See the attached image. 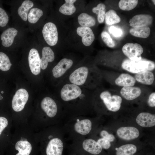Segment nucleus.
Returning a JSON list of instances; mask_svg holds the SVG:
<instances>
[{"instance_id": "nucleus-30", "label": "nucleus", "mask_w": 155, "mask_h": 155, "mask_svg": "<svg viewBox=\"0 0 155 155\" xmlns=\"http://www.w3.org/2000/svg\"><path fill=\"white\" fill-rule=\"evenodd\" d=\"M105 22L108 25L117 24L121 21L120 17L113 9H110L105 13Z\"/></svg>"}, {"instance_id": "nucleus-21", "label": "nucleus", "mask_w": 155, "mask_h": 155, "mask_svg": "<svg viewBox=\"0 0 155 155\" xmlns=\"http://www.w3.org/2000/svg\"><path fill=\"white\" fill-rule=\"evenodd\" d=\"M136 82L133 76L126 73L120 74L114 81L116 85L122 87L134 86Z\"/></svg>"}, {"instance_id": "nucleus-8", "label": "nucleus", "mask_w": 155, "mask_h": 155, "mask_svg": "<svg viewBox=\"0 0 155 155\" xmlns=\"http://www.w3.org/2000/svg\"><path fill=\"white\" fill-rule=\"evenodd\" d=\"M73 61L67 58H63L61 59L53 67L52 73L54 78L62 79L67 76L72 70L71 69L73 66Z\"/></svg>"}, {"instance_id": "nucleus-37", "label": "nucleus", "mask_w": 155, "mask_h": 155, "mask_svg": "<svg viewBox=\"0 0 155 155\" xmlns=\"http://www.w3.org/2000/svg\"><path fill=\"white\" fill-rule=\"evenodd\" d=\"M109 30L110 33L115 37H120L123 34L122 30L115 26H111L110 27Z\"/></svg>"}, {"instance_id": "nucleus-15", "label": "nucleus", "mask_w": 155, "mask_h": 155, "mask_svg": "<svg viewBox=\"0 0 155 155\" xmlns=\"http://www.w3.org/2000/svg\"><path fill=\"white\" fill-rule=\"evenodd\" d=\"M152 17L148 14H138L134 16L129 21L130 26L133 28L148 26L152 22Z\"/></svg>"}, {"instance_id": "nucleus-11", "label": "nucleus", "mask_w": 155, "mask_h": 155, "mask_svg": "<svg viewBox=\"0 0 155 155\" xmlns=\"http://www.w3.org/2000/svg\"><path fill=\"white\" fill-rule=\"evenodd\" d=\"M29 97V94L25 89L18 90L13 96L12 102L13 110L16 112L22 111L24 108Z\"/></svg>"}, {"instance_id": "nucleus-14", "label": "nucleus", "mask_w": 155, "mask_h": 155, "mask_svg": "<svg viewBox=\"0 0 155 155\" xmlns=\"http://www.w3.org/2000/svg\"><path fill=\"white\" fill-rule=\"evenodd\" d=\"M117 136L125 140H130L137 138L140 135L138 129L133 127H123L119 128L117 131Z\"/></svg>"}, {"instance_id": "nucleus-27", "label": "nucleus", "mask_w": 155, "mask_h": 155, "mask_svg": "<svg viewBox=\"0 0 155 155\" xmlns=\"http://www.w3.org/2000/svg\"><path fill=\"white\" fill-rule=\"evenodd\" d=\"M76 0H65V3L62 5L59 9L61 13L67 15H71L74 13L76 10L74 3Z\"/></svg>"}, {"instance_id": "nucleus-34", "label": "nucleus", "mask_w": 155, "mask_h": 155, "mask_svg": "<svg viewBox=\"0 0 155 155\" xmlns=\"http://www.w3.org/2000/svg\"><path fill=\"white\" fill-rule=\"evenodd\" d=\"M101 38L105 44L108 47H114L115 44L109 34L105 31H103L101 33Z\"/></svg>"}, {"instance_id": "nucleus-39", "label": "nucleus", "mask_w": 155, "mask_h": 155, "mask_svg": "<svg viewBox=\"0 0 155 155\" xmlns=\"http://www.w3.org/2000/svg\"><path fill=\"white\" fill-rule=\"evenodd\" d=\"M148 106L152 107L155 106V92H153L149 94L147 100Z\"/></svg>"}, {"instance_id": "nucleus-2", "label": "nucleus", "mask_w": 155, "mask_h": 155, "mask_svg": "<svg viewBox=\"0 0 155 155\" xmlns=\"http://www.w3.org/2000/svg\"><path fill=\"white\" fill-rule=\"evenodd\" d=\"M61 126L65 136L72 141L87 137L92 131L93 124L86 116H79L65 121Z\"/></svg>"}, {"instance_id": "nucleus-5", "label": "nucleus", "mask_w": 155, "mask_h": 155, "mask_svg": "<svg viewBox=\"0 0 155 155\" xmlns=\"http://www.w3.org/2000/svg\"><path fill=\"white\" fill-rule=\"evenodd\" d=\"M69 149L82 155H99L103 150L96 140L88 137L72 141Z\"/></svg>"}, {"instance_id": "nucleus-3", "label": "nucleus", "mask_w": 155, "mask_h": 155, "mask_svg": "<svg viewBox=\"0 0 155 155\" xmlns=\"http://www.w3.org/2000/svg\"><path fill=\"white\" fill-rule=\"evenodd\" d=\"M69 83L90 90L96 88L101 80L98 70L82 66L72 70L67 76Z\"/></svg>"}, {"instance_id": "nucleus-18", "label": "nucleus", "mask_w": 155, "mask_h": 155, "mask_svg": "<svg viewBox=\"0 0 155 155\" xmlns=\"http://www.w3.org/2000/svg\"><path fill=\"white\" fill-rule=\"evenodd\" d=\"M134 77L136 82L148 86L152 85L155 80L154 74L150 71H144L139 72L135 74Z\"/></svg>"}, {"instance_id": "nucleus-32", "label": "nucleus", "mask_w": 155, "mask_h": 155, "mask_svg": "<svg viewBox=\"0 0 155 155\" xmlns=\"http://www.w3.org/2000/svg\"><path fill=\"white\" fill-rule=\"evenodd\" d=\"M137 0H121L119 3V8L124 11H130L135 8L137 5Z\"/></svg>"}, {"instance_id": "nucleus-31", "label": "nucleus", "mask_w": 155, "mask_h": 155, "mask_svg": "<svg viewBox=\"0 0 155 155\" xmlns=\"http://www.w3.org/2000/svg\"><path fill=\"white\" fill-rule=\"evenodd\" d=\"M106 6L102 3L98 4L96 7L92 9V12L97 15V20L100 23H103L104 20L105 15Z\"/></svg>"}, {"instance_id": "nucleus-9", "label": "nucleus", "mask_w": 155, "mask_h": 155, "mask_svg": "<svg viewBox=\"0 0 155 155\" xmlns=\"http://www.w3.org/2000/svg\"><path fill=\"white\" fill-rule=\"evenodd\" d=\"M42 34L44 40L50 46H54L57 43L58 33L55 25L52 22H48L44 26Z\"/></svg>"}, {"instance_id": "nucleus-40", "label": "nucleus", "mask_w": 155, "mask_h": 155, "mask_svg": "<svg viewBox=\"0 0 155 155\" xmlns=\"http://www.w3.org/2000/svg\"><path fill=\"white\" fill-rule=\"evenodd\" d=\"M70 153L69 155H82L80 154L73 151H70Z\"/></svg>"}, {"instance_id": "nucleus-20", "label": "nucleus", "mask_w": 155, "mask_h": 155, "mask_svg": "<svg viewBox=\"0 0 155 155\" xmlns=\"http://www.w3.org/2000/svg\"><path fill=\"white\" fill-rule=\"evenodd\" d=\"M55 59V54L52 50L49 47H43L42 51V57L40 59V66L42 70L47 67L49 62H53Z\"/></svg>"}, {"instance_id": "nucleus-10", "label": "nucleus", "mask_w": 155, "mask_h": 155, "mask_svg": "<svg viewBox=\"0 0 155 155\" xmlns=\"http://www.w3.org/2000/svg\"><path fill=\"white\" fill-rule=\"evenodd\" d=\"M122 51L128 58L131 60L139 61L142 58L141 55L143 52V49L139 44L127 43L123 46Z\"/></svg>"}, {"instance_id": "nucleus-26", "label": "nucleus", "mask_w": 155, "mask_h": 155, "mask_svg": "<svg viewBox=\"0 0 155 155\" xmlns=\"http://www.w3.org/2000/svg\"><path fill=\"white\" fill-rule=\"evenodd\" d=\"M150 32V29L148 26L132 28L129 30V32L132 35L142 38L148 37L149 36Z\"/></svg>"}, {"instance_id": "nucleus-42", "label": "nucleus", "mask_w": 155, "mask_h": 155, "mask_svg": "<svg viewBox=\"0 0 155 155\" xmlns=\"http://www.w3.org/2000/svg\"><path fill=\"white\" fill-rule=\"evenodd\" d=\"M1 93L3 94V93L4 92H3V91H1Z\"/></svg>"}, {"instance_id": "nucleus-22", "label": "nucleus", "mask_w": 155, "mask_h": 155, "mask_svg": "<svg viewBox=\"0 0 155 155\" xmlns=\"http://www.w3.org/2000/svg\"><path fill=\"white\" fill-rule=\"evenodd\" d=\"M15 147L18 151L16 155H30L32 150L31 144L26 140L18 141L15 144Z\"/></svg>"}, {"instance_id": "nucleus-19", "label": "nucleus", "mask_w": 155, "mask_h": 155, "mask_svg": "<svg viewBox=\"0 0 155 155\" xmlns=\"http://www.w3.org/2000/svg\"><path fill=\"white\" fill-rule=\"evenodd\" d=\"M18 31L13 28H10L5 30L1 35V39L2 45L8 47L13 43L14 39L17 35Z\"/></svg>"}, {"instance_id": "nucleus-6", "label": "nucleus", "mask_w": 155, "mask_h": 155, "mask_svg": "<svg viewBox=\"0 0 155 155\" xmlns=\"http://www.w3.org/2000/svg\"><path fill=\"white\" fill-rule=\"evenodd\" d=\"M94 94L108 110L116 112L120 109L122 98L118 92L110 90H103Z\"/></svg>"}, {"instance_id": "nucleus-29", "label": "nucleus", "mask_w": 155, "mask_h": 155, "mask_svg": "<svg viewBox=\"0 0 155 155\" xmlns=\"http://www.w3.org/2000/svg\"><path fill=\"white\" fill-rule=\"evenodd\" d=\"M43 14L42 11L38 8L32 9L27 16L28 22L31 24L36 23Z\"/></svg>"}, {"instance_id": "nucleus-35", "label": "nucleus", "mask_w": 155, "mask_h": 155, "mask_svg": "<svg viewBox=\"0 0 155 155\" xmlns=\"http://www.w3.org/2000/svg\"><path fill=\"white\" fill-rule=\"evenodd\" d=\"M9 21V17L5 11L0 7V26H5Z\"/></svg>"}, {"instance_id": "nucleus-38", "label": "nucleus", "mask_w": 155, "mask_h": 155, "mask_svg": "<svg viewBox=\"0 0 155 155\" xmlns=\"http://www.w3.org/2000/svg\"><path fill=\"white\" fill-rule=\"evenodd\" d=\"M100 145L102 149L107 150L111 146L110 142L102 138H99L96 141Z\"/></svg>"}, {"instance_id": "nucleus-43", "label": "nucleus", "mask_w": 155, "mask_h": 155, "mask_svg": "<svg viewBox=\"0 0 155 155\" xmlns=\"http://www.w3.org/2000/svg\"><path fill=\"white\" fill-rule=\"evenodd\" d=\"M0 155H3L2 154L1 152H0Z\"/></svg>"}, {"instance_id": "nucleus-7", "label": "nucleus", "mask_w": 155, "mask_h": 155, "mask_svg": "<svg viewBox=\"0 0 155 155\" xmlns=\"http://www.w3.org/2000/svg\"><path fill=\"white\" fill-rule=\"evenodd\" d=\"M121 67L128 72L136 74L144 71H152L155 69V63L153 61L143 58L137 61H132L127 58L122 62Z\"/></svg>"}, {"instance_id": "nucleus-28", "label": "nucleus", "mask_w": 155, "mask_h": 155, "mask_svg": "<svg viewBox=\"0 0 155 155\" xmlns=\"http://www.w3.org/2000/svg\"><path fill=\"white\" fill-rule=\"evenodd\" d=\"M136 146L133 144L123 145L117 150L116 155H133L136 152Z\"/></svg>"}, {"instance_id": "nucleus-4", "label": "nucleus", "mask_w": 155, "mask_h": 155, "mask_svg": "<svg viewBox=\"0 0 155 155\" xmlns=\"http://www.w3.org/2000/svg\"><path fill=\"white\" fill-rule=\"evenodd\" d=\"M51 128L44 137V155H63L65 136L61 125H55Z\"/></svg>"}, {"instance_id": "nucleus-12", "label": "nucleus", "mask_w": 155, "mask_h": 155, "mask_svg": "<svg viewBox=\"0 0 155 155\" xmlns=\"http://www.w3.org/2000/svg\"><path fill=\"white\" fill-rule=\"evenodd\" d=\"M28 60L29 66L32 73L34 75L39 74L41 71L40 58L38 51L32 48L29 52Z\"/></svg>"}, {"instance_id": "nucleus-16", "label": "nucleus", "mask_w": 155, "mask_h": 155, "mask_svg": "<svg viewBox=\"0 0 155 155\" xmlns=\"http://www.w3.org/2000/svg\"><path fill=\"white\" fill-rule=\"evenodd\" d=\"M76 32L82 37V42L86 46L90 45L94 40V35L90 28L78 27L77 29Z\"/></svg>"}, {"instance_id": "nucleus-36", "label": "nucleus", "mask_w": 155, "mask_h": 155, "mask_svg": "<svg viewBox=\"0 0 155 155\" xmlns=\"http://www.w3.org/2000/svg\"><path fill=\"white\" fill-rule=\"evenodd\" d=\"M100 138L106 140L110 142H113L115 140V136L112 134H110L106 131L102 130L100 133Z\"/></svg>"}, {"instance_id": "nucleus-25", "label": "nucleus", "mask_w": 155, "mask_h": 155, "mask_svg": "<svg viewBox=\"0 0 155 155\" xmlns=\"http://www.w3.org/2000/svg\"><path fill=\"white\" fill-rule=\"evenodd\" d=\"M34 5V3L32 1L26 0L22 3L21 5L18 8V13L23 21H27L29 10L33 7Z\"/></svg>"}, {"instance_id": "nucleus-33", "label": "nucleus", "mask_w": 155, "mask_h": 155, "mask_svg": "<svg viewBox=\"0 0 155 155\" xmlns=\"http://www.w3.org/2000/svg\"><path fill=\"white\" fill-rule=\"evenodd\" d=\"M12 65L9 59L5 53L0 52V69L3 71L9 70Z\"/></svg>"}, {"instance_id": "nucleus-1", "label": "nucleus", "mask_w": 155, "mask_h": 155, "mask_svg": "<svg viewBox=\"0 0 155 155\" xmlns=\"http://www.w3.org/2000/svg\"><path fill=\"white\" fill-rule=\"evenodd\" d=\"M93 93L89 90L67 82L61 86L59 100L63 108L65 121L88 113Z\"/></svg>"}, {"instance_id": "nucleus-41", "label": "nucleus", "mask_w": 155, "mask_h": 155, "mask_svg": "<svg viewBox=\"0 0 155 155\" xmlns=\"http://www.w3.org/2000/svg\"><path fill=\"white\" fill-rule=\"evenodd\" d=\"M152 1L153 2V3L155 5V0H152Z\"/></svg>"}, {"instance_id": "nucleus-17", "label": "nucleus", "mask_w": 155, "mask_h": 155, "mask_svg": "<svg viewBox=\"0 0 155 155\" xmlns=\"http://www.w3.org/2000/svg\"><path fill=\"white\" fill-rule=\"evenodd\" d=\"M137 123L140 126L150 127L155 125V115L148 112H142L136 118Z\"/></svg>"}, {"instance_id": "nucleus-13", "label": "nucleus", "mask_w": 155, "mask_h": 155, "mask_svg": "<svg viewBox=\"0 0 155 155\" xmlns=\"http://www.w3.org/2000/svg\"><path fill=\"white\" fill-rule=\"evenodd\" d=\"M142 89L137 86L122 87L120 91L121 96L128 100H134L139 97L143 93Z\"/></svg>"}, {"instance_id": "nucleus-23", "label": "nucleus", "mask_w": 155, "mask_h": 155, "mask_svg": "<svg viewBox=\"0 0 155 155\" xmlns=\"http://www.w3.org/2000/svg\"><path fill=\"white\" fill-rule=\"evenodd\" d=\"M78 20L80 25L83 27L90 28L94 26L96 23L95 19L94 17L85 13L80 14Z\"/></svg>"}, {"instance_id": "nucleus-24", "label": "nucleus", "mask_w": 155, "mask_h": 155, "mask_svg": "<svg viewBox=\"0 0 155 155\" xmlns=\"http://www.w3.org/2000/svg\"><path fill=\"white\" fill-rule=\"evenodd\" d=\"M8 125V119L5 117L0 116V152H1L5 147L4 140L5 132L6 131Z\"/></svg>"}]
</instances>
